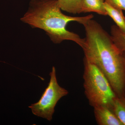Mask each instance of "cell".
Listing matches in <instances>:
<instances>
[{
    "mask_svg": "<svg viewBox=\"0 0 125 125\" xmlns=\"http://www.w3.org/2000/svg\"><path fill=\"white\" fill-rule=\"evenodd\" d=\"M104 7L107 15L112 19L121 30L125 32V17L122 10L112 6L105 1Z\"/></svg>",
    "mask_w": 125,
    "mask_h": 125,
    "instance_id": "6",
    "label": "cell"
},
{
    "mask_svg": "<svg viewBox=\"0 0 125 125\" xmlns=\"http://www.w3.org/2000/svg\"><path fill=\"white\" fill-rule=\"evenodd\" d=\"M96 122L99 125H123L110 108L106 106L94 107Z\"/></svg>",
    "mask_w": 125,
    "mask_h": 125,
    "instance_id": "5",
    "label": "cell"
},
{
    "mask_svg": "<svg viewBox=\"0 0 125 125\" xmlns=\"http://www.w3.org/2000/svg\"><path fill=\"white\" fill-rule=\"evenodd\" d=\"M92 14L83 17H73L62 13L57 0H32L27 12L21 20L33 28L45 31L52 41L59 43L64 40H71L82 48L84 39L67 30L66 27L71 22H76L83 25L93 18Z\"/></svg>",
    "mask_w": 125,
    "mask_h": 125,
    "instance_id": "2",
    "label": "cell"
},
{
    "mask_svg": "<svg viewBox=\"0 0 125 125\" xmlns=\"http://www.w3.org/2000/svg\"><path fill=\"white\" fill-rule=\"evenodd\" d=\"M111 37L114 44L120 51H125V32L121 30L116 25L111 27Z\"/></svg>",
    "mask_w": 125,
    "mask_h": 125,
    "instance_id": "9",
    "label": "cell"
},
{
    "mask_svg": "<svg viewBox=\"0 0 125 125\" xmlns=\"http://www.w3.org/2000/svg\"><path fill=\"white\" fill-rule=\"evenodd\" d=\"M123 56H124V58H125V51L123 52Z\"/></svg>",
    "mask_w": 125,
    "mask_h": 125,
    "instance_id": "12",
    "label": "cell"
},
{
    "mask_svg": "<svg viewBox=\"0 0 125 125\" xmlns=\"http://www.w3.org/2000/svg\"><path fill=\"white\" fill-rule=\"evenodd\" d=\"M61 10L74 14L81 13L83 0H57Z\"/></svg>",
    "mask_w": 125,
    "mask_h": 125,
    "instance_id": "8",
    "label": "cell"
},
{
    "mask_svg": "<svg viewBox=\"0 0 125 125\" xmlns=\"http://www.w3.org/2000/svg\"><path fill=\"white\" fill-rule=\"evenodd\" d=\"M104 0H83L81 13L93 12L107 15L104 7Z\"/></svg>",
    "mask_w": 125,
    "mask_h": 125,
    "instance_id": "7",
    "label": "cell"
},
{
    "mask_svg": "<svg viewBox=\"0 0 125 125\" xmlns=\"http://www.w3.org/2000/svg\"><path fill=\"white\" fill-rule=\"evenodd\" d=\"M111 108L123 125H125V97L116 96Z\"/></svg>",
    "mask_w": 125,
    "mask_h": 125,
    "instance_id": "10",
    "label": "cell"
},
{
    "mask_svg": "<svg viewBox=\"0 0 125 125\" xmlns=\"http://www.w3.org/2000/svg\"><path fill=\"white\" fill-rule=\"evenodd\" d=\"M49 75L51 79L48 86L43 93L40 100L36 103L31 104L29 107L35 115L51 121L57 103L62 97L67 95L69 92L61 87L57 83L54 66L52 67Z\"/></svg>",
    "mask_w": 125,
    "mask_h": 125,
    "instance_id": "4",
    "label": "cell"
},
{
    "mask_svg": "<svg viewBox=\"0 0 125 125\" xmlns=\"http://www.w3.org/2000/svg\"><path fill=\"white\" fill-rule=\"evenodd\" d=\"M83 78L85 96L93 107L106 106L111 108L116 97L107 79L96 65L84 58Z\"/></svg>",
    "mask_w": 125,
    "mask_h": 125,
    "instance_id": "3",
    "label": "cell"
},
{
    "mask_svg": "<svg viewBox=\"0 0 125 125\" xmlns=\"http://www.w3.org/2000/svg\"><path fill=\"white\" fill-rule=\"evenodd\" d=\"M85 38L82 49L85 58L96 65L107 79L116 96L125 97V61L101 25L93 19L83 25Z\"/></svg>",
    "mask_w": 125,
    "mask_h": 125,
    "instance_id": "1",
    "label": "cell"
},
{
    "mask_svg": "<svg viewBox=\"0 0 125 125\" xmlns=\"http://www.w3.org/2000/svg\"><path fill=\"white\" fill-rule=\"evenodd\" d=\"M112 6L125 11V0H104Z\"/></svg>",
    "mask_w": 125,
    "mask_h": 125,
    "instance_id": "11",
    "label": "cell"
}]
</instances>
